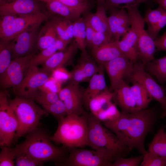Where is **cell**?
<instances>
[{
  "instance_id": "obj_39",
  "label": "cell",
  "mask_w": 166,
  "mask_h": 166,
  "mask_svg": "<svg viewBox=\"0 0 166 166\" xmlns=\"http://www.w3.org/2000/svg\"><path fill=\"white\" fill-rule=\"evenodd\" d=\"M59 99L58 93L51 91H45L40 88L34 97V101L42 107L54 102Z\"/></svg>"
},
{
  "instance_id": "obj_54",
  "label": "cell",
  "mask_w": 166,
  "mask_h": 166,
  "mask_svg": "<svg viewBox=\"0 0 166 166\" xmlns=\"http://www.w3.org/2000/svg\"><path fill=\"white\" fill-rule=\"evenodd\" d=\"M10 0H0V4L4 3Z\"/></svg>"
},
{
  "instance_id": "obj_32",
  "label": "cell",
  "mask_w": 166,
  "mask_h": 166,
  "mask_svg": "<svg viewBox=\"0 0 166 166\" xmlns=\"http://www.w3.org/2000/svg\"><path fill=\"white\" fill-rule=\"evenodd\" d=\"M148 152L154 154L166 156V132L161 127L148 145Z\"/></svg>"
},
{
  "instance_id": "obj_56",
  "label": "cell",
  "mask_w": 166,
  "mask_h": 166,
  "mask_svg": "<svg viewBox=\"0 0 166 166\" xmlns=\"http://www.w3.org/2000/svg\"><path fill=\"white\" fill-rule=\"evenodd\" d=\"M164 127L166 128V124L164 126Z\"/></svg>"
},
{
  "instance_id": "obj_33",
  "label": "cell",
  "mask_w": 166,
  "mask_h": 166,
  "mask_svg": "<svg viewBox=\"0 0 166 166\" xmlns=\"http://www.w3.org/2000/svg\"><path fill=\"white\" fill-rule=\"evenodd\" d=\"M17 15H7L1 16L0 37L1 39L11 41L16 36L14 21Z\"/></svg>"
},
{
  "instance_id": "obj_22",
  "label": "cell",
  "mask_w": 166,
  "mask_h": 166,
  "mask_svg": "<svg viewBox=\"0 0 166 166\" xmlns=\"http://www.w3.org/2000/svg\"><path fill=\"white\" fill-rule=\"evenodd\" d=\"M137 36L134 28L131 27L120 41H117L118 47L124 56L134 63L139 59L137 49Z\"/></svg>"
},
{
  "instance_id": "obj_8",
  "label": "cell",
  "mask_w": 166,
  "mask_h": 166,
  "mask_svg": "<svg viewBox=\"0 0 166 166\" xmlns=\"http://www.w3.org/2000/svg\"><path fill=\"white\" fill-rule=\"evenodd\" d=\"M18 128V122L10 106L7 95L0 92V145L10 147L14 140Z\"/></svg>"
},
{
  "instance_id": "obj_21",
  "label": "cell",
  "mask_w": 166,
  "mask_h": 166,
  "mask_svg": "<svg viewBox=\"0 0 166 166\" xmlns=\"http://www.w3.org/2000/svg\"><path fill=\"white\" fill-rule=\"evenodd\" d=\"M106 11L103 4L98 3L96 12L88 14L84 19L96 31L104 33L112 39Z\"/></svg>"
},
{
  "instance_id": "obj_46",
  "label": "cell",
  "mask_w": 166,
  "mask_h": 166,
  "mask_svg": "<svg viewBox=\"0 0 166 166\" xmlns=\"http://www.w3.org/2000/svg\"><path fill=\"white\" fill-rule=\"evenodd\" d=\"M114 41L112 38L104 33L95 31L91 48H97L105 44Z\"/></svg>"
},
{
  "instance_id": "obj_42",
  "label": "cell",
  "mask_w": 166,
  "mask_h": 166,
  "mask_svg": "<svg viewBox=\"0 0 166 166\" xmlns=\"http://www.w3.org/2000/svg\"><path fill=\"white\" fill-rule=\"evenodd\" d=\"M166 11V10L159 6L154 10L149 8L146 11L143 19L148 24V28L152 26L160 19Z\"/></svg>"
},
{
  "instance_id": "obj_28",
  "label": "cell",
  "mask_w": 166,
  "mask_h": 166,
  "mask_svg": "<svg viewBox=\"0 0 166 166\" xmlns=\"http://www.w3.org/2000/svg\"><path fill=\"white\" fill-rule=\"evenodd\" d=\"M145 69L154 76L161 84L166 82V56L154 59L144 65Z\"/></svg>"
},
{
  "instance_id": "obj_40",
  "label": "cell",
  "mask_w": 166,
  "mask_h": 166,
  "mask_svg": "<svg viewBox=\"0 0 166 166\" xmlns=\"http://www.w3.org/2000/svg\"><path fill=\"white\" fill-rule=\"evenodd\" d=\"M0 153V166H15V161L16 152L14 148L3 146L1 147Z\"/></svg>"
},
{
  "instance_id": "obj_24",
  "label": "cell",
  "mask_w": 166,
  "mask_h": 166,
  "mask_svg": "<svg viewBox=\"0 0 166 166\" xmlns=\"http://www.w3.org/2000/svg\"><path fill=\"white\" fill-rule=\"evenodd\" d=\"M47 18V16L41 11L32 14L17 16L14 21L16 36L29 28L40 25Z\"/></svg>"
},
{
  "instance_id": "obj_41",
  "label": "cell",
  "mask_w": 166,
  "mask_h": 166,
  "mask_svg": "<svg viewBox=\"0 0 166 166\" xmlns=\"http://www.w3.org/2000/svg\"><path fill=\"white\" fill-rule=\"evenodd\" d=\"M45 2L48 0H37ZM70 7L81 15L86 12L90 8V3L85 0H56Z\"/></svg>"
},
{
  "instance_id": "obj_27",
  "label": "cell",
  "mask_w": 166,
  "mask_h": 166,
  "mask_svg": "<svg viewBox=\"0 0 166 166\" xmlns=\"http://www.w3.org/2000/svg\"><path fill=\"white\" fill-rule=\"evenodd\" d=\"M44 2L48 10L52 13L71 21L80 17L79 13L56 0H48Z\"/></svg>"
},
{
  "instance_id": "obj_57",
  "label": "cell",
  "mask_w": 166,
  "mask_h": 166,
  "mask_svg": "<svg viewBox=\"0 0 166 166\" xmlns=\"http://www.w3.org/2000/svg\"><path fill=\"white\" fill-rule=\"evenodd\" d=\"M87 0V1L88 0Z\"/></svg>"
},
{
  "instance_id": "obj_30",
  "label": "cell",
  "mask_w": 166,
  "mask_h": 166,
  "mask_svg": "<svg viewBox=\"0 0 166 166\" xmlns=\"http://www.w3.org/2000/svg\"><path fill=\"white\" fill-rule=\"evenodd\" d=\"M73 38L81 53H88L86 50V25L84 18L80 17L73 21Z\"/></svg>"
},
{
  "instance_id": "obj_26",
  "label": "cell",
  "mask_w": 166,
  "mask_h": 166,
  "mask_svg": "<svg viewBox=\"0 0 166 166\" xmlns=\"http://www.w3.org/2000/svg\"><path fill=\"white\" fill-rule=\"evenodd\" d=\"M69 42L58 37L56 42L53 45L41 51L40 53L35 55L31 61L30 65L38 66L42 65L57 51L64 50L66 48V46Z\"/></svg>"
},
{
  "instance_id": "obj_34",
  "label": "cell",
  "mask_w": 166,
  "mask_h": 166,
  "mask_svg": "<svg viewBox=\"0 0 166 166\" xmlns=\"http://www.w3.org/2000/svg\"><path fill=\"white\" fill-rule=\"evenodd\" d=\"M113 96V92L107 89L91 99L88 104V108L91 114L93 115L96 114L112 100Z\"/></svg>"
},
{
  "instance_id": "obj_1",
  "label": "cell",
  "mask_w": 166,
  "mask_h": 166,
  "mask_svg": "<svg viewBox=\"0 0 166 166\" xmlns=\"http://www.w3.org/2000/svg\"><path fill=\"white\" fill-rule=\"evenodd\" d=\"M158 118L154 108L121 111L116 120L102 122L113 132L121 142L131 150L135 149L145 155L146 136L152 132Z\"/></svg>"
},
{
  "instance_id": "obj_44",
  "label": "cell",
  "mask_w": 166,
  "mask_h": 166,
  "mask_svg": "<svg viewBox=\"0 0 166 166\" xmlns=\"http://www.w3.org/2000/svg\"><path fill=\"white\" fill-rule=\"evenodd\" d=\"M141 166H166V156L156 155L148 152L144 155Z\"/></svg>"
},
{
  "instance_id": "obj_9",
  "label": "cell",
  "mask_w": 166,
  "mask_h": 166,
  "mask_svg": "<svg viewBox=\"0 0 166 166\" xmlns=\"http://www.w3.org/2000/svg\"><path fill=\"white\" fill-rule=\"evenodd\" d=\"M128 78L132 82H136L140 84L153 99L160 104L164 111L166 110V94L164 89L147 72L141 61L134 63L133 71Z\"/></svg>"
},
{
  "instance_id": "obj_17",
  "label": "cell",
  "mask_w": 166,
  "mask_h": 166,
  "mask_svg": "<svg viewBox=\"0 0 166 166\" xmlns=\"http://www.w3.org/2000/svg\"><path fill=\"white\" fill-rule=\"evenodd\" d=\"M100 66L91 59L88 53L81 54L79 59L71 73L70 83H79L89 80L99 70Z\"/></svg>"
},
{
  "instance_id": "obj_2",
  "label": "cell",
  "mask_w": 166,
  "mask_h": 166,
  "mask_svg": "<svg viewBox=\"0 0 166 166\" xmlns=\"http://www.w3.org/2000/svg\"><path fill=\"white\" fill-rule=\"evenodd\" d=\"M50 136L44 129L37 127L28 133L23 141L16 145V152L26 153L43 163L49 161L60 164L65 155L66 148L59 147L52 143Z\"/></svg>"
},
{
  "instance_id": "obj_10",
  "label": "cell",
  "mask_w": 166,
  "mask_h": 166,
  "mask_svg": "<svg viewBox=\"0 0 166 166\" xmlns=\"http://www.w3.org/2000/svg\"><path fill=\"white\" fill-rule=\"evenodd\" d=\"M50 74L38 66L30 65L22 82L14 88L16 96L34 100L37 91L49 81Z\"/></svg>"
},
{
  "instance_id": "obj_15",
  "label": "cell",
  "mask_w": 166,
  "mask_h": 166,
  "mask_svg": "<svg viewBox=\"0 0 166 166\" xmlns=\"http://www.w3.org/2000/svg\"><path fill=\"white\" fill-rule=\"evenodd\" d=\"M109 10L108 21L112 38L114 41H119L130 28V18L125 9L114 8Z\"/></svg>"
},
{
  "instance_id": "obj_36",
  "label": "cell",
  "mask_w": 166,
  "mask_h": 166,
  "mask_svg": "<svg viewBox=\"0 0 166 166\" xmlns=\"http://www.w3.org/2000/svg\"><path fill=\"white\" fill-rule=\"evenodd\" d=\"M10 41L0 40V76L5 72L12 61V47Z\"/></svg>"
},
{
  "instance_id": "obj_53",
  "label": "cell",
  "mask_w": 166,
  "mask_h": 166,
  "mask_svg": "<svg viewBox=\"0 0 166 166\" xmlns=\"http://www.w3.org/2000/svg\"><path fill=\"white\" fill-rule=\"evenodd\" d=\"M98 3L103 4L104 3V0H97Z\"/></svg>"
},
{
  "instance_id": "obj_23",
  "label": "cell",
  "mask_w": 166,
  "mask_h": 166,
  "mask_svg": "<svg viewBox=\"0 0 166 166\" xmlns=\"http://www.w3.org/2000/svg\"><path fill=\"white\" fill-rule=\"evenodd\" d=\"M117 41L111 42L92 49V53L96 61L102 65L117 57L124 56L118 47Z\"/></svg>"
},
{
  "instance_id": "obj_4",
  "label": "cell",
  "mask_w": 166,
  "mask_h": 166,
  "mask_svg": "<svg viewBox=\"0 0 166 166\" xmlns=\"http://www.w3.org/2000/svg\"><path fill=\"white\" fill-rule=\"evenodd\" d=\"M88 123V146L93 149L106 150L117 157H124L131 151L93 114H87Z\"/></svg>"
},
{
  "instance_id": "obj_38",
  "label": "cell",
  "mask_w": 166,
  "mask_h": 166,
  "mask_svg": "<svg viewBox=\"0 0 166 166\" xmlns=\"http://www.w3.org/2000/svg\"><path fill=\"white\" fill-rule=\"evenodd\" d=\"M47 112L53 116L58 121L68 115L65 106L60 99L57 101L42 106Z\"/></svg>"
},
{
  "instance_id": "obj_6",
  "label": "cell",
  "mask_w": 166,
  "mask_h": 166,
  "mask_svg": "<svg viewBox=\"0 0 166 166\" xmlns=\"http://www.w3.org/2000/svg\"><path fill=\"white\" fill-rule=\"evenodd\" d=\"M139 6L129 7L126 9L130 18L131 26L137 35L138 58L144 65L155 58L154 55L157 50L154 40L144 29L145 23L138 10Z\"/></svg>"
},
{
  "instance_id": "obj_55",
  "label": "cell",
  "mask_w": 166,
  "mask_h": 166,
  "mask_svg": "<svg viewBox=\"0 0 166 166\" xmlns=\"http://www.w3.org/2000/svg\"><path fill=\"white\" fill-rule=\"evenodd\" d=\"M164 89H165V91L166 94V86L165 88Z\"/></svg>"
},
{
  "instance_id": "obj_18",
  "label": "cell",
  "mask_w": 166,
  "mask_h": 166,
  "mask_svg": "<svg viewBox=\"0 0 166 166\" xmlns=\"http://www.w3.org/2000/svg\"><path fill=\"white\" fill-rule=\"evenodd\" d=\"M112 100L121 109V111H131L138 109L130 87L122 80L113 92Z\"/></svg>"
},
{
  "instance_id": "obj_11",
  "label": "cell",
  "mask_w": 166,
  "mask_h": 166,
  "mask_svg": "<svg viewBox=\"0 0 166 166\" xmlns=\"http://www.w3.org/2000/svg\"><path fill=\"white\" fill-rule=\"evenodd\" d=\"M35 52L26 56L14 59L5 72L0 76V84L3 88H14L21 83L30 66Z\"/></svg>"
},
{
  "instance_id": "obj_43",
  "label": "cell",
  "mask_w": 166,
  "mask_h": 166,
  "mask_svg": "<svg viewBox=\"0 0 166 166\" xmlns=\"http://www.w3.org/2000/svg\"><path fill=\"white\" fill-rule=\"evenodd\" d=\"M15 160L16 166H42L44 163L34 158L30 155L24 152H16Z\"/></svg>"
},
{
  "instance_id": "obj_47",
  "label": "cell",
  "mask_w": 166,
  "mask_h": 166,
  "mask_svg": "<svg viewBox=\"0 0 166 166\" xmlns=\"http://www.w3.org/2000/svg\"><path fill=\"white\" fill-rule=\"evenodd\" d=\"M166 25V11L160 19L154 25L148 28L147 31L154 40L158 37L160 30Z\"/></svg>"
},
{
  "instance_id": "obj_13",
  "label": "cell",
  "mask_w": 166,
  "mask_h": 166,
  "mask_svg": "<svg viewBox=\"0 0 166 166\" xmlns=\"http://www.w3.org/2000/svg\"><path fill=\"white\" fill-rule=\"evenodd\" d=\"M39 25L23 31L12 40V58L26 56L35 52L34 50L37 47Z\"/></svg>"
},
{
  "instance_id": "obj_31",
  "label": "cell",
  "mask_w": 166,
  "mask_h": 166,
  "mask_svg": "<svg viewBox=\"0 0 166 166\" xmlns=\"http://www.w3.org/2000/svg\"><path fill=\"white\" fill-rule=\"evenodd\" d=\"M130 88L138 109L148 108L151 101L153 99L146 90L140 83L132 82Z\"/></svg>"
},
{
  "instance_id": "obj_48",
  "label": "cell",
  "mask_w": 166,
  "mask_h": 166,
  "mask_svg": "<svg viewBox=\"0 0 166 166\" xmlns=\"http://www.w3.org/2000/svg\"><path fill=\"white\" fill-rule=\"evenodd\" d=\"M62 67L58 68L53 71L55 78L59 81H65L69 79H70L71 76V73L67 71Z\"/></svg>"
},
{
  "instance_id": "obj_50",
  "label": "cell",
  "mask_w": 166,
  "mask_h": 166,
  "mask_svg": "<svg viewBox=\"0 0 166 166\" xmlns=\"http://www.w3.org/2000/svg\"><path fill=\"white\" fill-rule=\"evenodd\" d=\"M85 23L86 46V47L91 48L93 39L95 31L87 22H85Z\"/></svg>"
},
{
  "instance_id": "obj_29",
  "label": "cell",
  "mask_w": 166,
  "mask_h": 166,
  "mask_svg": "<svg viewBox=\"0 0 166 166\" xmlns=\"http://www.w3.org/2000/svg\"><path fill=\"white\" fill-rule=\"evenodd\" d=\"M51 22L55 27L58 37L69 42L73 38V22L62 17L54 18Z\"/></svg>"
},
{
  "instance_id": "obj_49",
  "label": "cell",
  "mask_w": 166,
  "mask_h": 166,
  "mask_svg": "<svg viewBox=\"0 0 166 166\" xmlns=\"http://www.w3.org/2000/svg\"><path fill=\"white\" fill-rule=\"evenodd\" d=\"M154 41L157 51H166V32Z\"/></svg>"
},
{
  "instance_id": "obj_14",
  "label": "cell",
  "mask_w": 166,
  "mask_h": 166,
  "mask_svg": "<svg viewBox=\"0 0 166 166\" xmlns=\"http://www.w3.org/2000/svg\"><path fill=\"white\" fill-rule=\"evenodd\" d=\"M82 92L79 84L71 83L59 92V98L64 102L68 115H81L85 113L83 107Z\"/></svg>"
},
{
  "instance_id": "obj_20",
  "label": "cell",
  "mask_w": 166,
  "mask_h": 166,
  "mask_svg": "<svg viewBox=\"0 0 166 166\" xmlns=\"http://www.w3.org/2000/svg\"><path fill=\"white\" fill-rule=\"evenodd\" d=\"M104 69L103 65H100L99 70L91 78L88 86L82 92L83 104L88 108L91 99L108 89L104 75Z\"/></svg>"
},
{
  "instance_id": "obj_51",
  "label": "cell",
  "mask_w": 166,
  "mask_h": 166,
  "mask_svg": "<svg viewBox=\"0 0 166 166\" xmlns=\"http://www.w3.org/2000/svg\"><path fill=\"white\" fill-rule=\"evenodd\" d=\"M155 3L166 10V0H154Z\"/></svg>"
},
{
  "instance_id": "obj_16",
  "label": "cell",
  "mask_w": 166,
  "mask_h": 166,
  "mask_svg": "<svg viewBox=\"0 0 166 166\" xmlns=\"http://www.w3.org/2000/svg\"><path fill=\"white\" fill-rule=\"evenodd\" d=\"M37 0H10L0 4V16L7 15H22L41 11Z\"/></svg>"
},
{
  "instance_id": "obj_25",
  "label": "cell",
  "mask_w": 166,
  "mask_h": 166,
  "mask_svg": "<svg viewBox=\"0 0 166 166\" xmlns=\"http://www.w3.org/2000/svg\"><path fill=\"white\" fill-rule=\"evenodd\" d=\"M58 36L51 22L46 24L39 31L37 43V48L42 50L53 45Z\"/></svg>"
},
{
  "instance_id": "obj_52",
  "label": "cell",
  "mask_w": 166,
  "mask_h": 166,
  "mask_svg": "<svg viewBox=\"0 0 166 166\" xmlns=\"http://www.w3.org/2000/svg\"><path fill=\"white\" fill-rule=\"evenodd\" d=\"M165 117H166V110L164 111L163 113L160 116V117L161 118H163Z\"/></svg>"
},
{
  "instance_id": "obj_7",
  "label": "cell",
  "mask_w": 166,
  "mask_h": 166,
  "mask_svg": "<svg viewBox=\"0 0 166 166\" xmlns=\"http://www.w3.org/2000/svg\"><path fill=\"white\" fill-rule=\"evenodd\" d=\"M69 155L61 165L66 166H111L117 156L106 150L69 148Z\"/></svg>"
},
{
  "instance_id": "obj_45",
  "label": "cell",
  "mask_w": 166,
  "mask_h": 166,
  "mask_svg": "<svg viewBox=\"0 0 166 166\" xmlns=\"http://www.w3.org/2000/svg\"><path fill=\"white\" fill-rule=\"evenodd\" d=\"M144 155L125 158L124 157H117L111 166H138L140 165Z\"/></svg>"
},
{
  "instance_id": "obj_37",
  "label": "cell",
  "mask_w": 166,
  "mask_h": 166,
  "mask_svg": "<svg viewBox=\"0 0 166 166\" xmlns=\"http://www.w3.org/2000/svg\"><path fill=\"white\" fill-rule=\"evenodd\" d=\"M154 1V0H152ZM152 0H104L103 5L106 10L113 8L126 9L142 3H148Z\"/></svg>"
},
{
  "instance_id": "obj_12",
  "label": "cell",
  "mask_w": 166,
  "mask_h": 166,
  "mask_svg": "<svg viewBox=\"0 0 166 166\" xmlns=\"http://www.w3.org/2000/svg\"><path fill=\"white\" fill-rule=\"evenodd\" d=\"M134 63L127 57L121 56L102 65L109 79L110 91L113 92L124 78H129L133 71Z\"/></svg>"
},
{
  "instance_id": "obj_3",
  "label": "cell",
  "mask_w": 166,
  "mask_h": 166,
  "mask_svg": "<svg viewBox=\"0 0 166 166\" xmlns=\"http://www.w3.org/2000/svg\"><path fill=\"white\" fill-rule=\"evenodd\" d=\"M52 140L68 149L88 146V126L87 114H69L58 121Z\"/></svg>"
},
{
  "instance_id": "obj_19",
  "label": "cell",
  "mask_w": 166,
  "mask_h": 166,
  "mask_svg": "<svg viewBox=\"0 0 166 166\" xmlns=\"http://www.w3.org/2000/svg\"><path fill=\"white\" fill-rule=\"evenodd\" d=\"M77 49L74 42L64 50L57 52L52 55L42 65V69L50 73L63 67L73 57Z\"/></svg>"
},
{
  "instance_id": "obj_35",
  "label": "cell",
  "mask_w": 166,
  "mask_h": 166,
  "mask_svg": "<svg viewBox=\"0 0 166 166\" xmlns=\"http://www.w3.org/2000/svg\"><path fill=\"white\" fill-rule=\"evenodd\" d=\"M105 106L93 115L101 122L113 121L119 117L121 112L119 110L115 103L111 101Z\"/></svg>"
},
{
  "instance_id": "obj_5",
  "label": "cell",
  "mask_w": 166,
  "mask_h": 166,
  "mask_svg": "<svg viewBox=\"0 0 166 166\" xmlns=\"http://www.w3.org/2000/svg\"><path fill=\"white\" fill-rule=\"evenodd\" d=\"M34 101L33 99L17 96L13 99L8 100L18 122V128L14 139L15 141L38 127L41 118L47 113Z\"/></svg>"
}]
</instances>
